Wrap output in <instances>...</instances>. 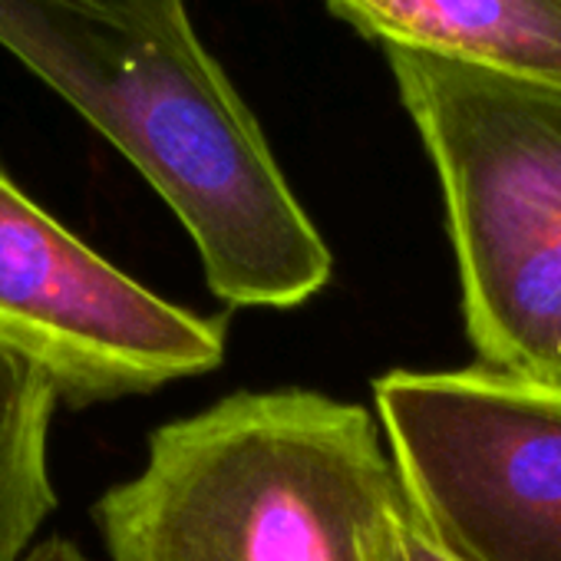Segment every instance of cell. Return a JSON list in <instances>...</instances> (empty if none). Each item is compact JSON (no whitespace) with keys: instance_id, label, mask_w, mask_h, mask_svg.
<instances>
[{"instance_id":"8","label":"cell","mask_w":561,"mask_h":561,"mask_svg":"<svg viewBox=\"0 0 561 561\" xmlns=\"http://www.w3.org/2000/svg\"><path fill=\"white\" fill-rule=\"evenodd\" d=\"M21 561H87V554L80 551L77 541H70L64 535H50V538L37 541Z\"/></svg>"},{"instance_id":"1","label":"cell","mask_w":561,"mask_h":561,"mask_svg":"<svg viewBox=\"0 0 561 561\" xmlns=\"http://www.w3.org/2000/svg\"><path fill=\"white\" fill-rule=\"evenodd\" d=\"M0 47L106 136L231 308H295L334 271L318 225L185 0H0Z\"/></svg>"},{"instance_id":"6","label":"cell","mask_w":561,"mask_h":561,"mask_svg":"<svg viewBox=\"0 0 561 561\" xmlns=\"http://www.w3.org/2000/svg\"><path fill=\"white\" fill-rule=\"evenodd\" d=\"M360 37L561 90V0H328Z\"/></svg>"},{"instance_id":"4","label":"cell","mask_w":561,"mask_h":561,"mask_svg":"<svg viewBox=\"0 0 561 561\" xmlns=\"http://www.w3.org/2000/svg\"><path fill=\"white\" fill-rule=\"evenodd\" d=\"M374 403L420 528L456 561H561V383L390 370Z\"/></svg>"},{"instance_id":"3","label":"cell","mask_w":561,"mask_h":561,"mask_svg":"<svg viewBox=\"0 0 561 561\" xmlns=\"http://www.w3.org/2000/svg\"><path fill=\"white\" fill-rule=\"evenodd\" d=\"M433 159L479 367L561 383V90L383 50Z\"/></svg>"},{"instance_id":"2","label":"cell","mask_w":561,"mask_h":561,"mask_svg":"<svg viewBox=\"0 0 561 561\" xmlns=\"http://www.w3.org/2000/svg\"><path fill=\"white\" fill-rule=\"evenodd\" d=\"M93 518L113 561H410L370 413L314 390L231 393L159 426Z\"/></svg>"},{"instance_id":"7","label":"cell","mask_w":561,"mask_h":561,"mask_svg":"<svg viewBox=\"0 0 561 561\" xmlns=\"http://www.w3.org/2000/svg\"><path fill=\"white\" fill-rule=\"evenodd\" d=\"M54 380L0 347V561H21L57 508L50 479Z\"/></svg>"},{"instance_id":"9","label":"cell","mask_w":561,"mask_h":561,"mask_svg":"<svg viewBox=\"0 0 561 561\" xmlns=\"http://www.w3.org/2000/svg\"><path fill=\"white\" fill-rule=\"evenodd\" d=\"M407 558L410 561H456L420 528V522L413 518V508H410V522H407Z\"/></svg>"},{"instance_id":"5","label":"cell","mask_w":561,"mask_h":561,"mask_svg":"<svg viewBox=\"0 0 561 561\" xmlns=\"http://www.w3.org/2000/svg\"><path fill=\"white\" fill-rule=\"evenodd\" d=\"M0 347L83 410L221 367L225 324L139 285L0 165Z\"/></svg>"}]
</instances>
